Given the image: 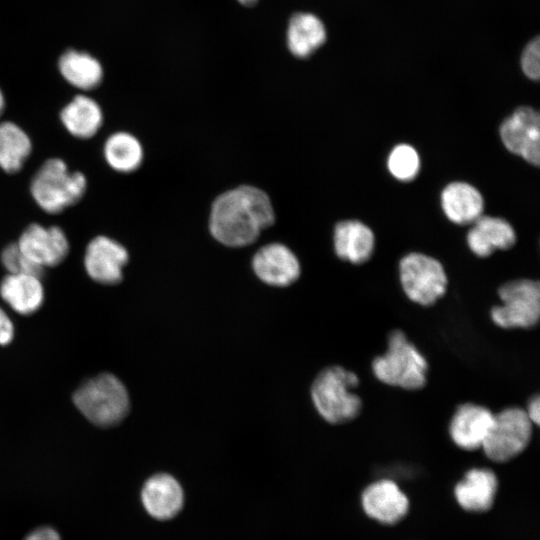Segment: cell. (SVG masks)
<instances>
[{
    "instance_id": "cell-29",
    "label": "cell",
    "mask_w": 540,
    "mask_h": 540,
    "mask_svg": "<svg viewBox=\"0 0 540 540\" xmlns=\"http://www.w3.org/2000/svg\"><path fill=\"white\" fill-rule=\"evenodd\" d=\"M14 336V327L8 315L0 308V345L9 344Z\"/></svg>"
},
{
    "instance_id": "cell-11",
    "label": "cell",
    "mask_w": 540,
    "mask_h": 540,
    "mask_svg": "<svg viewBox=\"0 0 540 540\" xmlns=\"http://www.w3.org/2000/svg\"><path fill=\"white\" fill-rule=\"evenodd\" d=\"M17 244L29 259L43 268L60 264L69 252L68 239L60 227H44L38 223L30 224Z\"/></svg>"
},
{
    "instance_id": "cell-26",
    "label": "cell",
    "mask_w": 540,
    "mask_h": 540,
    "mask_svg": "<svg viewBox=\"0 0 540 540\" xmlns=\"http://www.w3.org/2000/svg\"><path fill=\"white\" fill-rule=\"evenodd\" d=\"M389 172L400 181L414 179L420 169V158L417 151L408 144L395 146L387 160Z\"/></svg>"
},
{
    "instance_id": "cell-16",
    "label": "cell",
    "mask_w": 540,
    "mask_h": 540,
    "mask_svg": "<svg viewBox=\"0 0 540 540\" xmlns=\"http://www.w3.org/2000/svg\"><path fill=\"white\" fill-rule=\"evenodd\" d=\"M515 242L513 227L500 217L481 215L467 234L470 250L479 257H488L496 249H509Z\"/></svg>"
},
{
    "instance_id": "cell-31",
    "label": "cell",
    "mask_w": 540,
    "mask_h": 540,
    "mask_svg": "<svg viewBox=\"0 0 540 540\" xmlns=\"http://www.w3.org/2000/svg\"><path fill=\"white\" fill-rule=\"evenodd\" d=\"M527 416L533 423V425H539L540 422V398L539 395L533 396L527 405L525 410Z\"/></svg>"
},
{
    "instance_id": "cell-28",
    "label": "cell",
    "mask_w": 540,
    "mask_h": 540,
    "mask_svg": "<svg viewBox=\"0 0 540 540\" xmlns=\"http://www.w3.org/2000/svg\"><path fill=\"white\" fill-rule=\"evenodd\" d=\"M520 66L525 76L531 80H538L540 76V40L538 37L531 40L523 49Z\"/></svg>"
},
{
    "instance_id": "cell-17",
    "label": "cell",
    "mask_w": 540,
    "mask_h": 540,
    "mask_svg": "<svg viewBox=\"0 0 540 540\" xmlns=\"http://www.w3.org/2000/svg\"><path fill=\"white\" fill-rule=\"evenodd\" d=\"M498 487L497 477L487 468L469 470L455 486L454 494L459 505L466 511L485 512L489 510Z\"/></svg>"
},
{
    "instance_id": "cell-20",
    "label": "cell",
    "mask_w": 540,
    "mask_h": 540,
    "mask_svg": "<svg viewBox=\"0 0 540 540\" xmlns=\"http://www.w3.org/2000/svg\"><path fill=\"white\" fill-rule=\"evenodd\" d=\"M2 299L17 313L36 312L44 301L40 278L29 274H8L0 284Z\"/></svg>"
},
{
    "instance_id": "cell-22",
    "label": "cell",
    "mask_w": 540,
    "mask_h": 540,
    "mask_svg": "<svg viewBox=\"0 0 540 540\" xmlns=\"http://www.w3.org/2000/svg\"><path fill=\"white\" fill-rule=\"evenodd\" d=\"M67 131L77 138L93 137L103 121L99 105L91 98L78 95L68 103L60 114Z\"/></svg>"
},
{
    "instance_id": "cell-23",
    "label": "cell",
    "mask_w": 540,
    "mask_h": 540,
    "mask_svg": "<svg viewBox=\"0 0 540 540\" xmlns=\"http://www.w3.org/2000/svg\"><path fill=\"white\" fill-rule=\"evenodd\" d=\"M32 150L28 135L16 124L0 123V168L16 173L23 167Z\"/></svg>"
},
{
    "instance_id": "cell-33",
    "label": "cell",
    "mask_w": 540,
    "mask_h": 540,
    "mask_svg": "<svg viewBox=\"0 0 540 540\" xmlns=\"http://www.w3.org/2000/svg\"><path fill=\"white\" fill-rule=\"evenodd\" d=\"M242 5L252 6L257 2V0H238Z\"/></svg>"
},
{
    "instance_id": "cell-6",
    "label": "cell",
    "mask_w": 540,
    "mask_h": 540,
    "mask_svg": "<svg viewBox=\"0 0 540 540\" xmlns=\"http://www.w3.org/2000/svg\"><path fill=\"white\" fill-rule=\"evenodd\" d=\"M502 304L494 306L492 321L504 329L532 328L540 316V284L537 280L509 281L498 289Z\"/></svg>"
},
{
    "instance_id": "cell-12",
    "label": "cell",
    "mask_w": 540,
    "mask_h": 540,
    "mask_svg": "<svg viewBox=\"0 0 540 540\" xmlns=\"http://www.w3.org/2000/svg\"><path fill=\"white\" fill-rule=\"evenodd\" d=\"M252 268L262 282L276 287L291 285L301 272L296 255L281 243L261 247L253 256Z\"/></svg>"
},
{
    "instance_id": "cell-18",
    "label": "cell",
    "mask_w": 540,
    "mask_h": 540,
    "mask_svg": "<svg viewBox=\"0 0 540 540\" xmlns=\"http://www.w3.org/2000/svg\"><path fill=\"white\" fill-rule=\"evenodd\" d=\"M441 206L451 222L466 225L474 223L482 215L484 200L474 186L458 181L443 189Z\"/></svg>"
},
{
    "instance_id": "cell-3",
    "label": "cell",
    "mask_w": 540,
    "mask_h": 540,
    "mask_svg": "<svg viewBox=\"0 0 540 540\" xmlns=\"http://www.w3.org/2000/svg\"><path fill=\"white\" fill-rule=\"evenodd\" d=\"M372 370L384 384L418 390L426 384L428 364L406 334L395 329L388 336L385 353L373 360Z\"/></svg>"
},
{
    "instance_id": "cell-27",
    "label": "cell",
    "mask_w": 540,
    "mask_h": 540,
    "mask_svg": "<svg viewBox=\"0 0 540 540\" xmlns=\"http://www.w3.org/2000/svg\"><path fill=\"white\" fill-rule=\"evenodd\" d=\"M1 261L9 274H29L39 278L43 275L44 268L29 259L17 243H11L3 249Z\"/></svg>"
},
{
    "instance_id": "cell-8",
    "label": "cell",
    "mask_w": 540,
    "mask_h": 540,
    "mask_svg": "<svg viewBox=\"0 0 540 540\" xmlns=\"http://www.w3.org/2000/svg\"><path fill=\"white\" fill-rule=\"evenodd\" d=\"M400 283L406 296L413 302L430 306L441 298L448 279L442 264L422 253H410L399 263Z\"/></svg>"
},
{
    "instance_id": "cell-30",
    "label": "cell",
    "mask_w": 540,
    "mask_h": 540,
    "mask_svg": "<svg viewBox=\"0 0 540 540\" xmlns=\"http://www.w3.org/2000/svg\"><path fill=\"white\" fill-rule=\"evenodd\" d=\"M24 540H61V537L54 528L43 526L31 531Z\"/></svg>"
},
{
    "instance_id": "cell-13",
    "label": "cell",
    "mask_w": 540,
    "mask_h": 540,
    "mask_svg": "<svg viewBox=\"0 0 540 540\" xmlns=\"http://www.w3.org/2000/svg\"><path fill=\"white\" fill-rule=\"evenodd\" d=\"M493 418L494 414L484 406L474 403L462 404L450 421V437L461 449L472 451L482 448Z\"/></svg>"
},
{
    "instance_id": "cell-19",
    "label": "cell",
    "mask_w": 540,
    "mask_h": 540,
    "mask_svg": "<svg viewBox=\"0 0 540 540\" xmlns=\"http://www.w3.org/2000/svg\"><path fill=\"white\" fill-rule=\"evenodd\" d=\"M374 234L364 223L357 220L339 222L334 229L336 255L353 264L367 261L374 249Z\"/></svg>"
},
{
    "instance_id": "cell-7",
    "label": "cell",
    "mask_w": 540,
    "mask_h": 540,
    "mask_svg": "<svg viewBox=\"0 0 540 540\" xmlns=\"http://www.w3.org/2000/svg\"><path fill=\"white\" fill-rule=\"evenodd\" d=\"M533 432V423L525 409L509 407L494 414L493 423L482 445L494 462H506L525 450Z\"/></svg>"
},
{
    "instance_id": "cell-1",
    "label": "cell",
    "mask_w": 540,
    "mask_h": 540,
    "mask_svg": "<svg viewBox=\"0 0 540 540\" xmlns=\"http://www.w3.org/2000/svg\"><path fill=\"white\" fill-rule=\"evenodd\" d=\"M274 220V209L268 195L257 187L242 185L214 200L209 231L225 246L243 247L255 242Z\"/></svg>"
},
{
    "instance_id": "cell-5",
    "label": "cell",
    "mask_w": 540,
    "mask_h": 540,
    "mask_svg": "<svg viewBox=\"0 0 540 540\" xmlns=\"http://www.w3.org/2000/svg\"><path fill=\"white\" fill-rule=\"evenodd\" d=\"M87 181L81 172H71L59 158L48 159L34 175L31 194L41 209L57 214L84 196Z\"/></svg>"
},
{
    "instance_id": "cell-9",
    "label": "cell",
    "mask_w": 540,
    "mask_h": 540,
    "mask_svg": "<svg viewBox=\"0 0 540 540\" xmlns=\"http://www.w3.org/2000/svg\"><path fill=\"white\" fill-rule=\"evenodd\" d=\"M500 137L511 153L528 163H540V115L529 106L517 108L500 126Z\"/></svg>"
},
{
    "instance_id": "cell-21",
    "label": "cell",
    "mask_w": 540,
    "mask_h": 540,
    "mask_svg": "<svg viewBox=\"0 0 540 540\" xmlns=\"http://www.w3.org/2000/svg\"><path fill=\"white\" fill-rule=\"evenodd\" d=\"M286 36L289 51L298 58H307L325 43L327 32L318 16L299 12L291 17Z\"/></svg>"
},
{
    "instance_id": "cell-32",
    "label": "cell",
    "mask_w": 540,
    "mask_h": 540,
    "mask_svg": "<svg viewBox=\"0 0 540 540\" xmlns=\"http://www.w3.org/2000/svg\"><path fill=\"white\" fill-rule=\"evenodd\" d=\"M4 107H5V101H4V96L0 90V116L2 115L3 111H4Z\"/></svg>"
},
{
    "instance_id": "cell-15",
    "label": "cell",
    "mask_w": 540,
    "mask_h": 540,
    "mask_svg": "<svg viewBox=\"0 0 540 540\" xmlns=\"http://www.w3.org/2000/svg\"><path fill=\"white\" fill-rule=\"evenodd\" d=\"M141 501L153 518L167 520L180 512L184 494L181 485L172 475L158 473L145 481Z\"/></svg>"
},
{
    "instance_id": "cell-10",
    "label": "cell",
    "mask_w": 540,
    "mask_h": 540,
    "mask_svg": "<svg viewBox=\"0 0 540 540\" xmlns=\"http://www.w3.org/2000/svg\"><path fill=\"white\" fill-rule=\"evenodd\" d=\"M128 259V252L123 245L109 237L97 236L87 245L84 265L94 281L113 285L122 280Z\"/></svg>"
},
{
    "instance_id": "cell-2",
    "label": "cell",
    "mask_w": 540,
    "mask_h": 540,
    "mask_svg": "<svg viewBox=\"0 0 540 540\" xmlns=\"http://www.w3.org/2000/svg\"><path fill=\"white\" fill-rule=\"evenodd\" d=\"M358 376L341 366L323 369L311 386V398L320 416L331 424L355 419L362 409L361 398L353 393Z\"/></svg>"
},
{
    "instance_id": "cell-24",
    "label": "cell",
    "mask_w": 540,
    "mask_h": 540,
    "mask_svg": "<svg viewBox=\"0 0 540 540\" xmlns=\"http://www.w3.org/2000/svg\"><path fill=\"white\" fill-rule=\"evenodd\" d=\"M59 68L70 84L83 90L96 88L102 80L101 65L86 53L67 51L60 58Z\"/></svg>"
},
{
    "instance_id": "cell-4",
    "label": "cell",
    "mask_w": 540,
    "mask_h": 540,
    "mask_svg": "<svg viewBox=\"0 0 540 540\" xmlns=\"http://www.w3.org/2000/svg\"><path fill=\"white\" fill-rule=\"evenodd\" d=\"M73 401L91 423L101 427L118 424L129 410V396L124 384L108 373L82 384L74 393Z\"/></svg>"
},
{
    "instance_id": "cell-14",
    "label": "cell",
    "mask_w": 540,
    "mask_h": 540,
    "mask_svg": "<svg viewBox=\"0 0 540 540\" xmlns=\"http://www.w3.org/2000/svg\"><path fill=\"white\" fill-rule=\"evenodd\" d=\"M362 506L369 517L384 524H395L406 515L409 501L395 482L383 479L365 488Z\"/></svg>"
},
{
    "instance_id": "cell-25",
    "label": "cell",
    "mask_w": 540,
    "mask_h": 540,
    "mask_svg": "<svg viewBox=\"0 0 540 540\" xmlns=\"http://www.w3.org/2000/svg\"><path fill=\"white\" fill-rule=\"evenodd\" d=\"M104 156L111 168L129 173L136 170L143 159V149L139 140L132 134L117 132L105 142Z\"/></svg>"
}]
</instances>
